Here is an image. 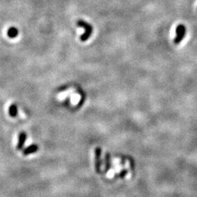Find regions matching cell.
<instances>
[{
	"label": "cell",
	"mask_w": 197,
	"mask_h": 197,
	"mask_svg": "<svg viewBox=\"0 0 197 197\" xmlns=\"http://www.w3.org/2000/svg\"><path fill=\"white\" fill-rule=\"evenodd\" d=\"M175 32H176V35L174 39V42L176 45H179L180 43H181V42L186 35V27L184 24H178Z\"/></svg>",
	"instance_id": "1"
},
{
	"label": "cell",
	"mask_w": 197,
	"mask_h": 197,
	"mask_svg": "<svg viewBox=\"0 0 197 197\" xmlns=\"http://www.w3.org/2000/svg\"><path fill=\"white\" fill-rule=\"evenodd\" d=\"M101 147H97L95 149V170L97 173L101 172Z\"/></svg>",
	"instance_id": "2"
},
{
	"label": "cell",
	"mask_w": 197,
	"mask_h": 197,
	"mask_svg": "<svg viewBox=\"0 0 197 197\" xmlns=\"http://www.w3.org/2000/svg\"><path fill=\"white\" fill-rule=\"evenodd\" d=\"M78 25L85 28V34H83V35L82 36L81 39H82V40H83V41L86 40V39L88 38V37H89L90 34H91V30H92L91 26L90 25H88V24H85V22H83V21H79Z\"/></svg>",
	"instance_id": "3"
},
{
	"label": "cell",
	"mask_w": 197,
	"mask_h": 197,
	"mask_svg": "<svg viewBox=\"0 0 197 197\" xmlns=\"http://www.w3.org/2000/svg\"><path fill=\"white\" fill-rule=\"evenodd\" d=\"M26 139V134L25 132H21L19 134V143L17 144V149L18 150H21L24 147V142H25Z\"/></svg>",
	"instance_id": "4"
},
{
	"label": "cell",
	"mask_w": 197,
	"mask_h": 197,
	"mask_svg": "<svg viewBox=\"0 0 197 197\" xmlns=\"http://www.w3.org/2000/svg\"><path fill=\"white\" fill-rule=\"evenodd\" d=\"M37 150H38V146L37 144H32V145H30L29 147L24 149L23 150V154L24 156H27L31 153H35Z\"/></svg>",
	"instance_id": "5"
},
{
	"label": "cell",
	"mask_w": 197,
	"mask_h": 197,
	"mask_svg": "<svg viewBox=\"0 0 197 197\" xmlns=\"http://www.w3.org/2000/svg\"><path fill=\"white\" fill-rule=\"evenodd\" d=\"M17 107L16 106L15 104H12L10 107L9 109V114L11 117H16L17 116Z\"/></svg>",
	"instance_id": "6"
},
{
	"label": "cell",
	"mask_w": 197,
	"mask_h": 197,
	"mask_svg": "<svg viewBox=\"0 0 197 197\" xmlns=\"http://www.w3.org/2000/svg\"><path fill=\"white\" fill-rule=\"evenodd\" d=\"M110 155L107 154L105 156V172H107L110 168Z\"/></svg>",
	"instance_id": "7"
},
{
	"label": "cell",
	"mask_w": 197,
	"mask_h": 197,
	"mask_svg": "<svg viewBox=\"0 0 197 197\" xmlns=\"http://www.w3.org/2000/svg\"><path fill=\"white\" fill-rule=\"evenodd\" d=\"M7 34L10 37H15L16 36H17L18 30L16 29H15V28H11V29H10L9 30H8Z\"/></svg>",
	"instance_id": "8"
}]
</instances>
